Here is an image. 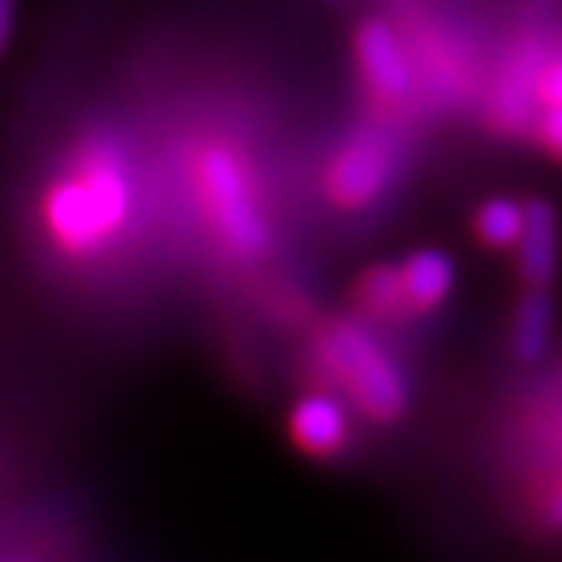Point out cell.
Wrapping results in <instances>:
<instances>
[{
  "label": "cell",
  "mask_w": 562,
  "mask_h": 562,
  "mask_svg": "<svg viewBox=\"0 0 562 562\" xmlns=\"http://www.w3.org/2000/svg\"><path fill=\"white\" fill-rule=\"evenodd\" d=\"M539 99L546 105H562V61L552 65L546 75H542V82H539Z\"/></svg>",
  "instance_id": "cell-13"
},
{
  "label": "cell",
  "mask_w": 562,
  "mask_h": 562,
  "mask_svg": "<svg viewBox=\"0 0 562 562\" xmlns=\"http://www.w3.org/2000/svg\"><path fill=\"white\" fill-rule=\"evenodd\" d=\"M292 437H295V445L312 458H329V454L342 451L346 437H349L342 404H336V400L326 393L302 396L292 411Z\"/></svg>",
  "instance_id": "cell-7"
},
{
  "label": "cell",
  "mask_w": 562,
  "mask_h": 562,
  "mask_svg": "<svg viewBox=\"0 0 562 562\" xmlns=\"http://www.w3.org/2000/svg\"><path fill=\"white\" fill-rule=\"evenodd\" d=\"M474 227L488 248H515L521 231H526V204H518L512 196H495L488 204H481Z\"/></svg>",
  "instance_id": "cell-10"
},
{
  "label": "cell",
  "mask_w": 562,
  "mask_h": 562,
  "mask_svg": "<svg viewBox=\"0 0 562 562\" xmlns=\"http://www.w3.org/2000/svg\"><path fill=\"white\" fill-rule=\"evenodd\" d=\"M390 170H393V156L390 146L380 139H356L349 143L326 173V193L333 204H339L342 211H356L367 207L386 190L390 183Z\"/></svg>",
  "instance_id": "cell-4"
},
{
  "label": "cell",
  "mask_w": 562,
  "mask_h": 562,
  "mask_svg": "<svg viewBox=\"0 0 562 562\" xmlns=\"http://www.w3.org/2000/svg\"><path fill=\"white\" fill-rule=\"evenodd\" d=\"M400 278H404L407 308L427 312V308H437L454 289V261L445 251L424 248L400 265Z\"/></svg>",
  "instance_id": "cell-8"
},
{
  "label": "cell",
  "mask_w": 562,
  "mask_h": 562,
  "mask_svg": "<svg viewBox=\"0 0 562 562\" xmlns=\"http://www.w3.org/2000/svg\"><path fill=\"white\" fill-rule=\"evenodd\" d=\"M14 31V0H0V48H8Z\"/></svg>",
  "instance_id": "cell-14"
},
{
  "label": "cell",
  "mask_w": 562,
  "mask_h": 562,
  "mask_svg": "<svg viewBox=\"0 0 562 562\" xmlns=\"http://www.w3.org/2000/svg\"><path fill=\"white\" fill-rule=\"evenodd\" d=\"M130 214L126 159L112 139H89L75 156V173L45 196V224L71 255L99 251Z\"/></svg>",
  "instance_id": "cell-1"
},
{
  "label": "cell",
  "mask_w": 562,
  "mask_h": 562,
  "mask_svg": "<svg viewBox=\"0 0 562 562\" xmlns=\"http://www.w3.org/2000/svg\"><path fill=\"white\" fill-rule=\"evenodd\" d=\"M552 333V299L546 289H532L515 308V326H512V346L521 363H536L542 359Z\"/></svg>",
  "instance_id": "cell-9"
},
{
  "label": "cell",
  "mask_w": 562,
  "mask_h": 562,
  "mask_svg": "<svg viewBox=\"0 0 562 562\" xmlns=\"http://www.w3.org/2000/svg\"><path fill=\"white\" fill-rule=\"evenodd\" d=\"M200 183H204L207 207L224 245L237 258L265 255L271 245V231L255 200L245 167L237 164V156L224 146L207 149L204 159H200Z\"/></svg>",
  "instance_id": "cell-2"
},
{
  "label": "cell",
  "mask_w": 562,
  "mask_h": 562,
  "mask_svg": "<svg viewBox=\"0 0 562 562\" xmlns=\"http://www.w3.org/2000/svg\"><path fill=\"white\" fill-rule=\"evenodd\" d=\"M539 139L546 143L549 153L562 156V105H549L542 123H539Z\"/></svg>",
  "instance_id": "cell-12"
},
{
  "label": "cell",
  "mask_w": 562,
  "mask_h": 562,
  "mask_svg": "<svg viewBox=\"0 0 562 562\" xmlns=\"http://www.w3.org/2000/svg\"><path fill=\"white\" fill-rule=\"evenodd\" d=\"M326 356L333 370L342 376L356 404L373 420L390 424L400 420L407 411V383L400 370L383 356V349L352 323L333 326L326 336Z\"/></svg>",
  "instance_id": "cell-3"
},
{
  "label": "cell",
  "mask_w": 562,
  "mask_h": 562,
  "mask_svg": "<svg viewBox=\"0 0 562 562\" xmlns=\"http://www.w3.org/2000/svg\"><path fill=\"white\" fill-rule=\"evenodd\" d=\"M518 271L532 289H546L559 261V221L549 200L526 204V231L518 237Z\"/></svg>",
  "instance_id": "cell-6"
},
{
  "label": "cell",
  "mask_w": 562,
  "mask_h": 562,
  "mask_svg": "<svg viewBox=\"0 0 562 562\" xmlns=\"http://www.w3.org/2000/svg\"><path fill=\"white\" fill-rule=\"evenodd\" d=\"M356 58L370 89L380 99H400L411 89V65L396 34L383 21H367L356 31Z\"/></svg>",
  "instance_id": "cell-5"
},
{
  "label": "cell",
  "mask_w": 562,
  "mask_h": 562,
  "mask_svg": "<svg viewBox=\"0 0 562 562\" xmlns=\"http://www.w3.org/2000/svg\"><path fill=\"white\" fill-rule=\"evenodd\" d=\"M356 302L370 315H393L407 305L404 295V278H400V268L390 265H376L370 268L356 285Z\"/></svg>",
  "instance_id": "cell-11"
},
{
  "label": "cell",
  "mask_w": 562,
  "mask_h": 562,
  "mask_svg": "<svg viewBox=\"0 0 562 562\" xmlns=\"http://www.w3.org/2000/svg\"><path fill=\"white\" fill-rule=\"evenodd\" d=\"M549 526L562 529V488H559V495H555L552 505H549Z\"/></svg>",
  "instance_id": "cell-15"
}]
</instances>
